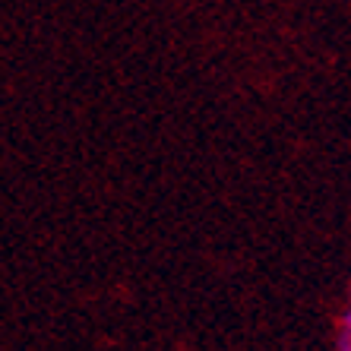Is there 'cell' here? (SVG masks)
I'll list each match as a JSON object with an SVG mask.
<instances>
[{
    "instance_id": "1",
    "label": "cell",
    "mask_w": 351,
    "mask_h": 351,
    "mask_svg": "<svg viewBox=\"0 0 351 351\" xmlns=\"http://www.w3.org/2000/svg\"><path fill=\"white\" fill-rule=\"evenodd\" d=\"M339 351H351V329H339Z\"/></svg>"
},
{
    "instance_id": "2",
    "label": "cell",
    "mask_w": 351,
    "mask_h": 351,
    "mask_svg": "<svg viewBox=\"0 0 351 351\" xmlns=\"http://www.w3.org/2000/svg\"><path fill=\"white\" fill-rule=\"evenodd\" d=\"M342 329H351V307L342 313Z\"/></svg>"
}]
</instances>
